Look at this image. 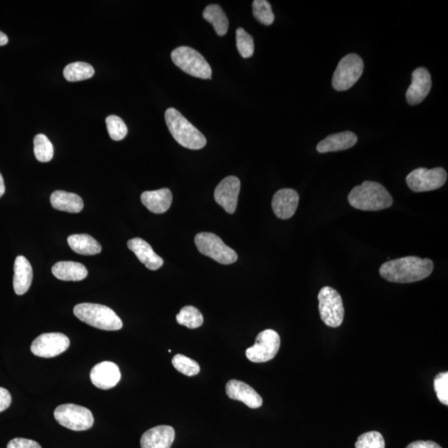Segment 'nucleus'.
Wrapping results in <instances>:
<instances>
[{
  "label": "nucleus",
  "instance_id": "nucleus-1",
  "mask_svg": "<svg viewBox=\"0 0 448 448\" xmlns=\"http://www.w3.org/2000/svg\"><path fill=\"white\" fill-rule=\"evenodd\" d=\"M434 267L432 260L410 256L383 263L379 273L391 282L411 283L429 278Z\"/></svg>",
  "mask_w": 448,
  "mask_h": 448
},
{
  "label": "nucleus",
  "instance_id": "nucleus-2",
  "mask_svg": "<svg viewBox=\"0 0 448 448\" xmlns=\"http://www.w3.org/2000/svg\"><path fill=\"white\" fill-rule=\"evenodd\" d=\"M348 201L356 210L379 211L389 209L394 200L390 192L381 183L365 181L354 188L348 195Z\"/></svg>",
  "mask_w": 448,
  "mask_h": 448
},
{
  "label": "nucleus",
  "instance_id": "nucleus-3",
  "mask_svg": "<svg viewBox=\"0 0 448 448\" xmlns=\"http://www.w3.org/2000/svg\"><path fill=\"white\" fill-rule=\"evenodd\" d=\"M165 117L172 137L179 145L190 150H200L206 146L205 135L178 110L169 108L166 111Z\"/></svg>",
  "mask_w": 448,
  "mask_h": 448
},
{
  "label": "nucleus",
  "instance_id": "nucleus-4",
  "mask_svg": "<svg viewBox=\"0 0 448 448\" xmlns=\"http://www.w3.org/2000/svg\"><path fill=\"white\" fill-rule=\"evenodd\" d=\"M74 312L80 321L100 330L119 331L123 326L122 320L113 310L99 304H78Z\"/></svg>",
  "mask_w": 448,
  "mask_h": 448
},
{
  "label": "nucleus",
  "instance_id": "nucleus-5",
  "mask_svg": "<svg viewBox=\"0 0 448 448\" xmlns=\"http://www.w3.org/2000/svg\"><path fill=\"white\" fill-rule=\"evenodd\" d=\"M176 66L192 77L201 79L212 78V69L205 57L190 47L181 46L171 53Z\"/></svg>",
  "mask_w": 448,
  "mask_h": 448
},
{
  "label": "nucleus",
  "instance_id": "nucleus-6",
  "mask_svg": "<svg viewBox=\"0 0 448 448\" xmlns=\"http://www.w3.org/2000/svg\"><path fill=\"white\" fill-rule=\"evenodd\" d=\"M319 311L321 318L327 326H341L345 317L341 295L334 288L324 287L318 294Z\"/></svg>",
  "mask_w": 448,
  "mask_h": 448
},
{
  "label": "nucleus",
  "instance_id": "nucleus-7",
  "mask_svg": "<svg viewBox=\"0 0 448 448\" xmlns=\"http://www.w3.org/2000/svg\"><path fill=\"white\" fill-rule=\"evenodd\" d=\"M196 247L203 255L223 265H229L238 260V254L227 246L219 236L212 233H200L196 235Z\"/></svg>",
  "mask_w": 448,
  "mask_h": 448
},
{
  "label": "nucleus",
  "instance_id": "nucleus-8",
  "mask_svg": "<svg viewBox=\"0 0 448 448\" xmlns=\"http://www.w3.org/2000/svg\"><path fill=\"white\" fill-rule=\"evenodd\" d=\"M363 71L362 58L357 54H348L338 63L332 78V86L338 91L349 90L361 78Z\"/></svg>",
  "mask_w": 448,
  "mask_h": 448
},
{
  "label": "nucleus",
  "instance_id": "nucleus-9",
  "mask_svg": "<svg viewBox=\"0 0 448 448\" xmlns=\"http://www.w3.org/2000/svg\"><path fill=\"white\" fill-rule=\"evenodd\" d=\"M54 417L63 427L73 431H86L90 429L94 423L91 412L85 407L67 403L57 407Z\"/></svg>",
  "mask_w": 448,
  "mask_h": 448
},
{
  "label": "nucleus",
  "instance_id": "nucleus-10",
  "mask_svg": "<svg viewBox=\"0 0 448 448\" xmlns=\"http://www.w3.org/2000/svg\"><path fill=\"white\" fill-rule=\"evenodd\" d=\"M447 179V173L443 168L437 167L432 170L418 168L407 175L406 182L411 190L421 193L439 189L445 185Z\"/></svg>",
  "mask_w": 448,
  "mask_h": 448
},
{
  "label": "nucleus",
  "instance_id": "nucleus-11",
  "mask_svg": "<svg viewBox=\"0 0 448 448\" xmlns=\"http://www.w3.org/2000/svg\"><path fill=\"white\" fill-rule=\"evenodd\" d=\"M281 338L277 331L265 330L256 338L254 346L246 350L247 358L254 363H265L271 361L278 353Z\"/></svg>",
  "mask_w": 448,
  "mask_h": 448
},
{
  "label": "nucleus",
  "instance_id": "nucleus-12",
  "mask_svg": "<svg viewBox=\"0 0 448 448\" xmlns=\"http://www.w3.org/2000/svg\"><path fill=\"white\" fill-rule=\"evenodd\" d=\"M70 346V339L62 333H45L36 338L31 351L38 357L54 358L65 352Z\"/></svg>",
  "mask_w": 448,
  "mask_h": 448
},
{
  "label": "nucleus",
  "instance_id": "nucleus-13",
  "mask_svg": "<svg viewBox=\"0 0 448 448\" xmlns=\"http://www.w3.org/2000/svg\"><path fill=\"white\" fill-rule=\"evenodd\" d=\"M241 183L235 176H227L220 182L214 191L215 201L224 210L233 214L237 209Z\"/></svg>",
  "mask_w": 448,
  "mask_h": 448
},
{
  "label": "nucleus",
  "instance_id": "nucleus-14",
  "mask_svg": "<svg viewBox=\"0 0 448 448\" xmlns=\"http://www.w3.org/2000/svg\"><path fill=\"white\" fill-rule=\"evenodd\" d=\"M432 88L431 74L425 67H419L412 74V83L406 93V98L410 105L415 106L421 103L429 94Z\"/></svg>",
  "mask_w": 448,
  "mask_h": 448
},
{
  "label": "nucleus",
  "instance_id": "nucleus-15",
  "mask_svg": "<svg viewBox=\"0 0 448 448\" xmlns=\"http://www.w3.org/2000/svg\"><path fill=\"white\" fill-rule=\"evenodd\" d=\"M122 374L119 367L113 362L104 361L96 365L91 371L90 378L98 389L107 390L117 385Z\"/></svg>",
  "mask_w": 448,
  "mask_h": 448
},
{
  "label": "nucleus",
  "instance_id": "nucleus-16",
  "mask_svg": "<svg viewBox=\"0 0 448 448\" xmlns=\"http://www.w3.org/2000/svg\"><path fill=\"white\" fill-rule=\"evenodd\" d=\"M299 199L298 192L293 189L278 190L271 201L275 215L284 220L291 219L298 210Z\"/></svg>",
  "mask_w": 448,
  "mask_h": 448
},
{
  "label": "nucleus",
  "instance_id": "nucleus-17",
  "mask_svg": "<svg viewBox=\"0 0 448 448\" xmlns=\"http://www.w3.org/2000/svg\"><path fill=\"white\" fill-rule=\"evenodd\" d=\"M227 395L231 399L238 400L249 407L250 409H258L262 405V399L257 391H255L246 383L237 379H232L226 385Z\"/></svg>",
  "mask_w": 448,
  "mask_h": 448
},
{
  "label": "nucleus",
  "instance_id": "nucleus-18",
  "mask_svg": "<svg viewBox=\"0 0 448 448\" xmlns=\"http://www.w3.org/2000/svg\"><path fill=\"white\" fill-rule=\"evenodd\" d=\"M175 431L171 426L161 425L146 432L141 439L142 448H170Z\"/></svg>",
  "mask_w": 448,
  "mask_h": 448
},
{
  "label": "nucleus",
  "instance_id": "nucleus-19",
  "mask_svg": "<svg viewBox=\"0 0 448 448\" xmlns=\"http://www.w3.org/2000/svg\"><path fill=\"white\" fill-rule=\"evenodd\" d=\"M127 246L148 269L155 271L163 266L164 260L155 253L150 244L145 240L139 238H132L128 241Z\"/></svg>",
  "mask_w": 448,
  "mask_h": 448
},
{
  "label": "nucleus",
  "instance_id": "nucleus-20",
  "mask_svg": "<svg viewBox=\"0 0 448 448\" xmlns=\"http://www.w3.org/2000/svg\"><path fill=\"white\" fill-rule=\"evenodd\" d=\"M358 142L357 135L352 131H343L332 134L318 143L317 150L319 153H328L350 149Z\"/></svg>",
  "mask_w": 448,
  "mask_h": 448
},
{
  "label": "nucleus",
  "instance_id": "nucleus-21",
  "mask_svg": "<svg viewBox=\"0 0 448 448\" xmlns=\"http://www.w3.org/2000/svg\"><path fill=\"white\" fill-rule=\"evenodd\" d=\"M144 206L152 213L161 214L170 209L173 200L171 191L166 188L155 191H146L142 194Z\"/></svg>",
  "mask_w": 448,
  "mask_h": 448
},
{
  "label": "nucleus",
  "instance_id": "nucleus-22",
  "mask_svg": "<svg viewBox=\"0 0 448 448\" xmlns=\"http://www.w3.org/2000/svg\"><path fill=\"white\" fill-rule=\"evenodd\" d=\"M14 289L15 293L21 295L29 291L33 281V268L23 256L16 258L14 262Z\"/></svg>",
  "mask_w": 448,
  "mask_h": 448
},
{
  "label": "nucleus",
  "instance_id": "nucleus-23",
  "mask_svg": "<svg viewBox=\"0 0 448 448\" xmlns=\"http://www.w3.org/2000/svg\"><path fill=\"white\" fill-rule=\"evenodd\" d=\"M55 278L62 281L79 282L87 277V267L75 262H59L52 268Z\"/></svg>",
  "mask_w": 448,
  "mask_h": 448
},
{
  "label": "nucleus",
  "instance_id": "nucleus-24",
  "mask_svg": "<svg viewBox=\"0 0 448 448\" xmlns=\"http://www.w3.org/2000/svg\"><path fill=\"white\" fill-rule=\"evenodd\" d=\"M51 205L55 210L77 214L83 210V200L79 195L69 192L57 190L52 194Z\"/></svg>",
  "mask_w": 448,
  "mask_h": 448
},
{
  "label": "nucleus",
  "instance_id": "nucleus-25",
  "mask_svg": "<svg viewBox=\"0 0 448 448\" xmlns=\"http://www.w3.org/2000/svg\"><path fill=\"white\" fill-rule=\"evenodd\" d=\"M67 243L71 249L78 254L93 256L102 251L101 244L88 234L71 235L67 238Z\"/></svg>",
  "mask_w": 448,
  "mask_h": 448
},
{
  "label": "nucleus",
  "instance_id": "nucleus-26",
  "mask_svg": "<svg viewBox=\"0 0 448 448\" xmlns=\"http://www.w3.org/2000/svg\"><path fill=\"white\" fill-rule=\"evenodd\" d=\"M203 17L214 26L216 34L219 36H224L227 33L229 21L221 6L219 5H208L203 12Z\"/></svg>",
  "mask_w": 448,
  "mask_h": 448
},
{
  "label": "nucleus",
  "instance_id": "nucleus-27",
  "mask_svg": "<svg viewBox=\"0 0 448 448\" xmlns=\"http://www.w3.org/2000/svg\"><path fill=\"white\" fill-rule=\"evenodd\" d=\"M95 70L89 63L77 62L70 63L63 70L64 78L69 82H79L93 77Z\"/></svg>",
  "mask_w": 448,
  "mask_h": 448
},
{
  "label": "nucleus",
  "instance_id": "nucleus-28",
  "mask_svg": "<svg viewBox=\"0 0 448 448\" xmlns=\"http://www.w3.org/2000/svg\"><path fill=\"white\" fill-rule=\"evenodd\" d=\"M176 321L179 325L185 326L190 329H196L201 326L203 323V317L201 312L197 308L192 306L183 307L176 317Z\"/></svg>",
  "mask_w": 448,
  "mask_h": 448
},
{
  "label": "nucleus",
  "instance_id": "nucleus-29",
  "mask_svg": "<svg viewBox=\"0 0 448 448\" xmlns=\"http://www.w3.org/2000/svg\"><path fill=\"white\" fill-rule=\"evenodd\" d=\"M34 155L38 161L49 162L54 157V146L45 135H36L34 141Z\"/></svg>",
  "mask_w": 448,
  "mask_h": 448
},
{
  "label": "nucleus",
  "instance_id": "nucleus-30",
  "mask_svg": "<svg viewBox=\"0 0 448 448\" xmlns=\"http://www.w3.org/2000/svg\"><path fill=\"white\" fill-rule=\"evenodd\" d=\"M253 14L255 19L264 25L269 26L274 22L273 9L267 0H255L253 3Z\"/></svg>",
  "mask_w": 448,
  "mask_h": 448
},
{
  "label": "nucleus",
  "instance_id": "nucleus-31",
  "mask_svg": "<svg viewBox=\"0 0 448 448\" xmlns=\"http://www.w3.org/2000/svg\"><path fill=\"white\" fill-rule=\"evenodd\" d=\"M236 43L238 53L243 58H249L254 54V40L243 27L236 30Z\"/></svg>",
  "mask_w": 448,
  "mask_h": 448
},
{
  "label": "nucleus",
  "instance_id": "nucleus-32",
  "mask_svg": "<svg viewBox=\"0 0 448 448\" xmlns=\"http://www.w3.org/2000/svg\"><path fill=\"white\" fill-rule=\"evenodd\" d=\"M172 365L179 372H181L183 374L189 376V377L197 375L200 371V367L197 362L183 355H175L173 359H172Z\"/></svg>",
  "mask_w": 448,
  "mask_h": 448
},
{
  "label": "nucleus",
  "instance_id": "nucleus-33",
  "mask_svg": "<svg viewBox=\"0 0 448 448\" xmlns=\"http://www.w3.org/2000/svg\"><path fill=\"white\" fill-rule=\"evenodd\" d=\"M106 123L108 133L112 139L119 142L126 137L128 128L122 118L117 115H111L107 117Z\"/></svg>",
  "mask_w": 448,
  "mask_h": 448
},
{
  "label": "nucleus",
  "instance_id": "nucleus-34",
  "mask_svg": "<svg viewBox=\"0 0 448 448\" xmlns=\"http://www.w3.org/2000/svg\"><path fill=\"white\" fill-rule=\"evenodd\" d=\"M355 448H385V439L379 432H368L359 436Z\"/></svg>",
  "mask_w": 448,
  "mask_h": 448
},
{
  "label": "nucleus",
  "instance_id": "nucleus-35",
  "mask_svg": "<svg viewBox=\"0 0 448 448\" xmlns=\"http://www.w3.org/2000/svg\"><path fill=\"white\" fill-rule=\"evenodd\" d=\"M434 390L443 405H448V372L438 374L434 379Z\"/></svg>",
  "mask_w": 448,
  "mask_h": 448
},
{
  "label": "nucleus",
  "instance_id": "nucleus-36",
  "mask_svg": "<svg viewBox=\"0 0 448 448\" xmlns=\"http://www.w3.org/2000/svg\"><path fill=\"white\" fill-rule=\"evenodd\" d=\"M7 448H42V447L33 440L16 438L8 443Z\"/></svg>",
  "mask_w": 448,
  "mask_h": 448
},
{
  "label": "nucleus",
  "instance_id": "nucleus-37",
  "mask_svg": "<svg viewBox=\"0 0 448 448\" xmlns=\"http://www.w3.org/2000/svg\"><path fill=\"white\" fill-rule=\"evenodd\" d=\"M12 397L10 391L0 387V413L5 411L11 405Z\"/></svg>",
  "mask_w": 448,
  "mask_h": 448
},
{
  "label": "nucleus",
  "instance_id": "nucleus-38",
  "mask_svg": "<svg viewBox=\"0 0 448 448\" xmlns=\"http://www.w3.org/2000/svg\"><path fill=\"white\" fill-rule=\"evenodd\" d=\"M406 448H443L433 441H416L411 443Z\"/></svg>",
  "mask_w": 448,
  "mask_h": 448
},
{
  "label": "nucleus",
  "instance_id": "nucleus-39",
  "mask_svg": "<svg viewBox=\"0 0 448 448\" xmlns=\"http://www.w3.org/2000/svg\"><path fill=\"white\" fill-rule=\"evenodd\" d=\"M8 42H9V38H8L7 35L0 31V46L6 45Z\"/></svg>",
  "mask_w": 448,
  "mask_h": 448
},
{
  "label": "nucleus",
  "instance_id": "nucleus-40",
  "mask_svg": "<svg viewBox=\"0 0 448 448\" xmlns=\"http://www.w3.org/2000/svg\"><path fill=\"white\" fill-rule=\"evenodd\" d=\"M5 182H3V176L1 173H0V198H1L3 194H5Z\"/></svg>",
  "mask_w": 448,
  "mask_h": 448
}]
</instances>
